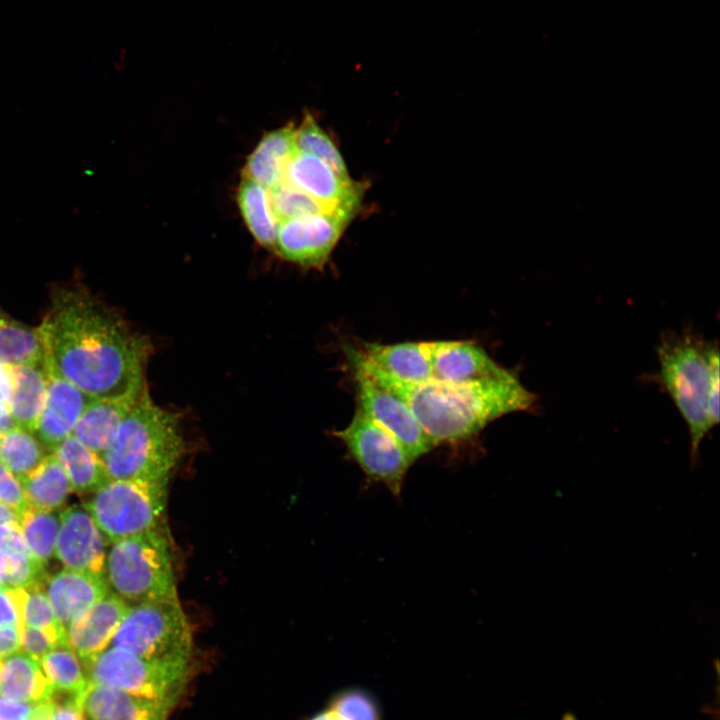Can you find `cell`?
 Returning <instances> with one entry per match:
<instances>
[{
    "mask_svg": "<svg viewBox=\"0 0 720 720\" xmlns=\"http://www.w3.org/2000/svg\"><path fill=\"white\" fill-rule=\"evenodd\" d=\"M39 326L46 364L88 396L140 391L152 352L149 339L81 284L55 286Z\"/></svg>",
    "mask_w": 720,
    "mask_h": 720,
    "instance_id": "obj_1",
    "label": "cell"
},
{
    "mask_svg": "<svg viewBox=\"0 0 720 720\" xmlns=\"http://www.w3.org/2000/svg\"><path fill=\"white\" fill-rule=\"evenodd\" d=\"M347 354L353 371L398 395L409 405L434 447L470 440L494 420L528 411L536 402V395L527 390L513 372L462 384L433 380L405 383Z\"/></svg>",
    "mask_w": 720,
    "mask_h": 720,
    "instance_id": "obj_2",
    "label": "cell"
},
{
    "mask_svg": "<svg viewBox=\"0 0 720 720\" xmlns=\"http://www.w3.org/2000/svg\"><path fill=\"white\" fill-rule=\"evenodd\" d=\"M184 449L179 416L156 404L145 386L100 458L109 480H161Z\"/></svg>",
    "mask_w": 720,
    "mask_h": 720,
    "instance_id": "obj_3",
    "label": "cell"
},
{
    "mask_svg": "<svg viewBox=\"0 0 720 720\" xmlns=\"http://www.w3.org/2000/svg\"><path fill=\"white\" fill-rule=\"evenodd\" d=\"M657 356L661 383L688 426L695 465L700 444L712 429L707 401L713 372L719 367L718 346L689 332L670 333L661 338Z\"/></svg>",
    "mask_w": 720,
    "mask_h": 720,
    "instance_id": "obj_4",
    "label": "cell"
},
{
    "mask_svg": "<svg viewBox=\"0 0 720 720\" xmlns=\"http://www.w3.org/2000/svg\"><path fill=\"white\" fill-rule=\"evenodd\" d=\"M104 568L108 583L125 601L177 599L168 538L161 527L113 542Z\"/></svg>",
    "mask_w": 720,
    "mask_h": 720,
    "instance_id": "obj_5",
    "label": "cell"
},
{
    "mask_svg": "<svg viewBox=\"0 0 720 720\" xmlns=\"http://www.w3.org/2000/svg\"><path fill=\"white\" fill-rule=\"evenodd\" d=\"M169 479L109 480L84 503L103 534L116 542L159 528Z\"/></svg>",
    "mask_w": 720,
    "mask_h": 720,
    "instance_id": "obj_6",
    "label": "cell"
},
{
    "mask_svg": "<svg viewBox=\"0 0 720 720\" xmlns=\"http://www.w3.org/2000/svg\"><path fill=\"white\" fill-rule=\"evenodd\" d=\"M111 644L148 660L188 664L192 634L178 599L149 601L129 608Z\"/></svg>",
    "mask_w": 720,
    "mask_h": 720,
    "instance_id": "obj_7",
    "label": "cell"
},
{
    "mask_svg": "<svg viewBox=\"0 0 720 720\" xmlns=\"http://www.w3.org/2000/svg\"><path fill=\"white\" fill-rule=\"evenodd\" d=\"M89 682L175 705L188 679V664L142 658L111 647L82 660Z\"/></svg>",
    "mask_w": 720,
    "mask_h": 720,
    "instance_id": "obj_8",
    "label": "cell"
},
{
    "mask_svg": "<svg viewBox=\"0 0 720 720\" xmlns=\"http://www.w3.org/2000/svg\"><path fill=\"white\" fill-rule=\"evenodd\" d=\"M333 434L368 479L383 484L394 496L401 493L405 476L414 462L394 437L359 408L349 424Z\"/></svg>",
    "mask_w": 720,
    "mask_h": 720,
    "instance_id": "obj_9",
    "label": "cell"
},
{
    "mask_svg": "<svg viewBox=\"0 0 720 720\" xmlns=\"http://www.w3.org/2000/svg\"><path fill=\"white\" fill-rule=\"evenodd\" d=\"M355 214H308L279 223L273 250L303 268L323 267Z\"/></svg>",
    "mask_w": 720,
    "mask_h": 720,
    "instance_id": "obj_10",
    "label": "cell"
},
{
    "mask_svg": "<svg viewBox=\"0 0 720 720\" xmlns=\"http://www.w3.org/2000/svg\"><path fill=\"white\" fill-rule=\"evenodd\" d=\"M354 372L357 408L388 432L413 462L434 448L409 405L398 395Z\"/></svg>",
    "mask_w": 720,
    "mask_h": 720,
    "instance_id": "obj_11",
    "label": "cell"
},
{
    "mask_svg": "<svg viewBox=\"0 0 720 720\" xmlns=\"http://www.w3.org/2000/svg\"><path fill=\"white\" fill-rule=\"evenodd\" d=\"M283 181L333 211L355 214L360 207L362 185L342 178L310 154L296 150L286 164Z\"/></svg>",
    "mask_w": 720,
    "mask_h": 720,
    "instance_id": "obj_12",
    "label": "cell"
},
{
    "mask_svg": "<svg viewBox=\"0 0 720 720\" xmlns=\"http://www.w3.org/2000/svg\"><path fill=\"white\" fill-rule=\"evenodd\" d=\"M60 520L55 545L58 560L69 570L103 574L105 538L90 513L72 505L60 513Z\"/></svg>",
    "mask_w": 720,
    "mask_h": 720,
    "instance_id": "obj_13",
    "label": "cell"
},
{
    "mask_svg": "<svg viewBox=\"0 0 720 720\" xmlns=\"http://www.w3.org/2000/svg\"><path fill=\"white\" fill-rule=\"evenodd\" d=\"M430 343L429 380L462 384L504 377L512 372L500 366L480 345L471 341L438 340Z\"/></svg>",
    "mask_w": 720,
    "mask_h": 720,
    "instance_id": "obj_14",
    "label": "cell"
},
{
    "mask_svg": "<svg viewBox=\"0 0 720 720\" xmlns=\"http://www.w3.org/2000/svg\"><path fill=\"white\" fill-rule=\"evenodd\" d=\"M47 391L34 434L52 450L72 431L92 397L52 371L47 364Z\"/></svg>",
    "mask_w": 720,
    "mask_h": 720,
    "instance_id": "obj_15",
    "label": "cell"
},
{
    "mask_svg": "<svg viewBox=\"0 0 720 720\" xmlns=\"http://www.w3.org/2000/svg\"><path fill=\"white\" fill-rule=\"evenodd\" d=\"M384 375L405 383L431 378L430 341L380 344L366 342L347 350Z\"/></svg>",
    "mask_w": 720,
    "mask_h": 720,
    "instance_id": "obj_16",
    "label": "cell"
},
{
    "mask_svg": "<svg viewBox=\"0 0 720 720\" xmlns=\"http://www.w3.org/2000/svg\"><path fill=\"white\" fill-rule=\"evenodd\" d=\"M130 606L115 593H107L73 620L66 643L82 660L102 652L111 642Z\"/></svg>",
    "mask_w": 720,
    "mask_h": 720,
    "instance_id": "obj_17",
    "label": "cell"
},
{
    "mask_svg": "<svg viewBox=\"0 0 720 720\" xmlns=\"http://www.w3.org/2000/svg\"><path fill=\"white\" fill-rule=\"evenodd\" d=\"M46 595L59 624L70 623L108 592L103 574L65 569L45 580Z\"/></svg>",
    "mask_w": 720,
    "mask_h": 720,
    "instance_id": "obj_18",
    "label": "cell"
},
{
    "mask_svg": "<svg viewBox=\"0 0 720 720\" xmlns=\"http://www.w3.org/2000/svg\"><path fill=\"white\" fill-rule=\"evenodd\" d=\"M80 702L91 720H167L174 706L91 682Z\"/></svg>",
    "mask_w": 720,
    "mask_h": 720,
    "instance_id": "obj_19",
    "label": "cell"
},
{
    "mask_svg": "<svg viewBox=\"0 0 720 720\" xmlns=\"http://www.w3.org/2000/svg\"><path fill=\"white\" fill-rule=\"evenodd\" d=\"M144 387L124 397L92 399L71 435L100 456L113 441L121 422Z\"/></svg>",
    "mask_w": 720,
    "mask_h": 720,
    "instance_id": "obj_20",
    "label": "cell"
},
{
    "mask_svg": "<svg viewBox=\"0 0 720 720\" xmlns=\"http://www.w3.org/2000/svg\"><path fill=\"white\" fill-rule=\"evenodd\" d=\"M296 150L295 127L292 124L270 131L248 156L242 177L259 183L267 190L274 189L284 180L286 164Z\"/></svg>",
    "mask_w": 720,
    "mask_h": 720,
    "instance_id": "obj_21",
    "label": "cell"
},
{
    "mask_svg": "<svg viewBox=\"0 0 720 720\" xmlns=\"http://www.w3.org/2000/svg\"><path fill=\"white\" fill-rule=\"evenodd\" d=\"M9 412L15 426L34 433L47 391L46 361L10 366Z\"/></svg>",
    "mask_w": 720,
    "mask_h": 720,
    "instance_id": "obj_22",
    "label": "cell"
},
{
    "mask_svg": "<svg viewBox=\"0 0 720 720\" xmlns=\"http://www.w3.org/2000/svg\"><path fill=\"white\" fill-rule=\"evenodd\" d=\"M0 692L15 701L41 702L54 698V690L40 664L25 652L0 660Z\"/></svg>",
    "mask_w": 720,
    "mask_h": 720,
    "instance_id": "obj_23",
    "label": "cell"
},
{
    "mask_svg": "<svg viewBox=\"0 0 720 720\" xmlns=\"http://www.w3.org/2000/svg\"><path fill=\"white\" fill-rule=\"evenodd\" d=\"M28 507L55 511L62 507L72 491L66 472L53 454L25 477L19 479Z\"/></svg>",
    "mask_w": 720,
    "mask_h": 720,
    "instance_id": "obj_24",
    "label": "cell"
},
{
    "mask_svg": "<svg viewBox=\"0 0 720 720\" xmlns=\"http://www.w3.org/2000/svg\"><path fill=\"white\" fill-rule=\"evenodd\" d=\"M78 494H90L109 481L100 456L70 435L53 449Z\"/></svg>",
    "mask_w": 720,
    "mask_h": 720,
    "instance_id": "obj_25",
    "label": "cell"
},
{
    "mask_svg": "<svg viewBox=\"0 0 720 720\" xmlns=\"http://www.w3.org/2000/svg\"><path fill=\"white\" fill-rule=\"evenodd\" d=\"M46 352L38 327L14 319L0 306V363L9 366L42 364Z\"/></svg>",
    "mask_w": 720,
    "mask_h": 720,
    "instance_id": "obj_26",
    "label": "cell"
},
{
    "mask_svg": "<svg viewBox=\"0 0 720 720\" xmlns=\"http://www.w3.org/2000/svg\"><path fill=\"white\" fill-rule=\"evenodd\" d=\"M237 202L242 218L254 239L259 245L273 250L279 223L267 189L249 178L242 177Z\"/></svg>",
    "mask_w": 720,
    "mask_h": 720,
    "instance_id": "obj_27",
    "label": "cell"
},
{
    "mask_svg": "<svg viewBox=\"0 0 720 720\" xmlns=\"http://www.w3.org/2000/svg\"><path fill=\"white\" fill-rule=\"evenodd\" d=\"M39 663L54 694L73 696L79 701L81 700L89 685V680L82 670L77 654L71 647L67 644H59L51 649Z\"/></svg>",
    "mask_w": 720,
    "mask_h": 720,
    "instance_id": "obj_28",
    "label": "cell"
},
{
    "mask_svg": "<svg viewBox=\"0 0 720 720\" xmlns=\"http://www.w3.org/2000/svg\"><path fill=\"white\" fill-rule=\"evenodd\" d=\"M44 447L33 432L13 426L0 437V461L19 480L47 456Z\"/></svg>",
    "mask_w": 720,
    "mask_h": 720,
    "instance_id": "obj_29",
    "label": "cell"
},
{
    "mask_svg": "<svg viewBox=\"0 0 720 720\" xmlns=\"http://www.w3.org/2000/svg\"><path fill=\"white\" fill-rule=\"evenodd\" d=\"M60 513L28 508L19 516V526L31 554L43 565L53 556L60 529Z\"/></svg>",
    "mask_w": 720,
    "mask_h": 720,
    "instance_id": "obj_30",
    "label": "cell"
},
{
    "mask_svg": "<svg viewBox=\"0 0 720 720\" xmlns=\"http://www.w3.org/2000/svg\"><path fill=\"white\" fill-rule=\"evenodd\" d=\"M295 144L298 151L320 159L339 176L351 180L340 151L310 113H306L300 125L295 127Z\"/></svg>",
    "mask_w": 720,
    "mask_h": 720,
    "instance_id": "obj_31",
    "label": "cell"
},
{
    "mask_svg": "<svg viewBox=\"0 0 720 720\" xmlns=\"http://www.w3.org/2000/svg\"><path fill=\"white\" fill-rule=\"evenodd\" d=\"M267 191L278 223L308 214L344 212L329 209L285 181H282L276 188Z\"/></svg>",
    "mask_w": 720,
    "mask_h": 720,
    "instance_id": "obj_32",
    "label": "cell"
},
{
    "mask_svg": "<svg viewBox=\"0 0 720 720\" xmlns=\"http://www.w3.org/2000/svg\"><path fill=\"white\" fill-rule=\"evenodd\" d=\"M329 709L337 720H382V710L376 697L367 689L344 688L330 700Z\"/></svg>",
    "mask_w": 720,
    "mask_h": 720,
    "instance_id": "obj_33",
    "label": "cell"
},
{
    "mask_svg": "<svg viewBox=\"0 0 720 720\" xmlns=\"http://www.w3.org/2000/svg\"><path fill=\"white\" fill-rule=\"evenodd\" d=\"M44 583H36L25 588L27 597L23 613L24 626L52 631L66 639V631L59 624L52 605L43 591Z\"/></svg>",
    "mask_w": 720,
    "mask_h": 720,
    "instance_id": "obj_34",
    "label": "cell"
},
{
    "mask_svg": "<svg viewBox=\"0 0 720 720\" xmlns=\"http://www.w3.org/2000/svg\"><path fill=\"white\" fill-rule=\"evenodd\" d=\"M55 707V698L22 702L0 697V720H52Z\"/></svg>",
    "mask_w": 720,
    "mask_h": 720,
    "instance_id": "obj_35",
    "label": "cell"
},
{
    "mask_svg": "<svg viewBox=\"0 0 720 720\" xmlns=\"http://www.w3.org/2000/svg\"><path fill=\"white\" fill-rule=\"evenodd\" d=\"M26 597L25 588L0 584V626H17L21 633L24 628L23 613Z\"/></svg>",
    "mask_w": 720,
    "mask_h": 720,
    "instance_id": "obj_36",
    "label": "cell"
},
{
    "mask_svg": "<svg viewBox=\"0 0 720 720\" xmlns=\"http://www.w3.org/2000/svg\"><path fill=\"white\" fill-rule=\"evenodd\" d=\"M21 644L25 653L40 662L55 646L67 643L66 639L58 633L36 627L24 626L21 631Z\"/></svg>",
    "mask_w": 720,
    "mask_h": 720,
    "instance_id": "obj_37",
    "label": "cell"
},
{
    "mask_svg": "<svg viewBox=\"0 0 720 720\" xmlns=\"http://www.w3.org/2000/svg\"><path fill=\"white\" fill-rule=\"evenodd\" d=\"M0 502L20 516L29 507L19 480L0 461Z\"/></svg>",
    "mask_w": 720,
    "mask_h": 720,
    "instance_id": "obj_38",
    "label": "cell"
},
{
    "mask_svg": "<svg viewBox=\"0 0 720 720\" xmlns=\"http://www.w3.org/2000/svg\"><path fill=\"white\" fill-rule=\"evenodd\" d=\"M54 698L56 707L52 720H84L83 708L77 698L73 696H65L62 700L58 696Z\"/></svg>",
    "mask_w": 720,
    "mask_h": 720,
    "instance_id": "obj_39",
    "label": "cell"
},
{
    "mask_svg": "<svg viewBox=\"0 0 720 720\" xmlns=\"http://www.w3.org/2000/svg\"><path fill=\"white\" fill-rule=\"evenodd\" d=\"M21 645V633L17 626H0V660L15 653Z\"/></svg>",
    "mask_w": 720,
    "mask_h": 720,
    "instance_id": "obj_40",
    "label": "cell"
},
{
    "mask_svg": "<svg viewBox=\"0 0 720 720\" xmlns=\"http://www.w3.org/2000/svg\"><path fill=\"white\" fill-rule=\"evenodd\" d=\"M19 528V523L14 524H0V549H7L9 542L14 534L15 530Z\"/></svg>",
    "mask_w": 720,
    "mask_h": 720,
    "instance_id": "obj_41",
    "label": "cell"
},
{
    "mask_svg": "<svg viewBox=\"0 0 720 720\" xmlns=\"http://www.w3.org/2000/svg\"><path fill=\"white\" fill-rule=\"evenodd\" d=\"M14 425L7 405L0 402V437Z\"/></svg>",
    "mask_w": 720,
    "mask_h": 720,
    "instance_id": "obj_42",
    "label": "cell"
},
{
    "mask_svg": "<svg viewBox=\"0 0 720 720\" xmlns=\"http://www.w3.org/2000/svg\"><path fill=\"white\" fill-rule=\"evenodd\" d=\"M19 523L18 514L11 508L0 502V524Z\"/></svg>",
    "mask_w": 720,
    "mask_h": 720,
    "instance_id": "obj_43",
    "label": "cell"
},
{
    "mask_svg": "<svg viewBox=\"0 0 720 720\" xmlns=\"http://www.w3.org/2000/svg\"><path fill=\"white\" fill-rule=\"evenodd\" d=\"M9 560L10 552L0 549V583L7 572Z\"/></svg>",
    "mask_w": 720,
    "mask_h": 720,
    "instance_id": "obj_44",
    "label": "cell"
},
{
    "mask_svg": "<svg viewBox=\"0 0 720 720\" xmlns=\"http://www.w3.org/2000/svg\"><path fill=\"white\" fill-rule=\"evenodd\" d=\"M309 720H337L334 713L328 708L324 711L316 713Z\"/></svg>",
    "mask_w": 720,
    "mask_h": 720,
    "instance_id": "obj_45",
    "label": "cell"
},
{
    "mask_svg": "<svg viewBox=\"0 0 720 720\" xmlns=\"http://www.w3.org/2000/svg\"><path fill=\"white\" fill-rule=\"evenodd\" d=\"M1 584V583H0Z\"/></svg>",
    "mask_w": 720,
    "mask_h": 720,
    "instance_id": "obj_46",
    "label": "cell"
}]
</instances>
